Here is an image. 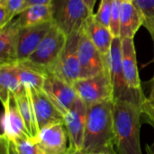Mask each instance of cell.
Instances as JSON below:
<instances>
[{"instance_id": "obj_1", "label": "cell", "mask_w": 154, "mask_h": 154, "mask_svg": "<svg viewBox=\"0 0 154 154\" xmlns=\"http://www.w3.org/2000/svg\"><path fill=\"white\" fill-rule=\"evenodd\" d=\"M114 100L88 107L82 151L88 154L116 152Z\"/></svg>"}, {"instance_id": "obj_2", "label": "cell", "mask_w": 154, "mask_h": 154, "mask_svg": "<svg viewBox=\"0 0 154 154\" xmlns=\"http://www.w3.org/2000/svg\"><path fill=\"white\" fill-rule=\"evenodd\" d=\"M142 109L137 104L114 101V125L116 154H143L140 141Z\"/></svg>"}, {"instance_id": "obj_3", "label": "cell", "mask_w": 154, "mask_h": 154, "mask_svg": "<svg viewBox=\"0 0 154 154\" xmlns=\"http://www.w3.org/2000/svg\"><path fill=\"white\" fill-rule=\"evenodd\" d=\"M67 38L68 37L53 23L35 51L26 60L21 62L45 74L52 73L65 46Z\"/></svg>"}, {"instance_id": "obj_4", "label": "cell", "mask_w": 154, "mask_h": 154, "mask_svg": "<svg viewBox=\"0 0 154 154\" xmlns=\"http://www.w3.org/2000/svg\"><path fill=\"white\" fill-rule=\"evenodd\" d=\"M122 42L121 38H114L108 55V73L113 90V100L128 101L142 106L145 99L144 95L133 91L125 79L122 63Z\"/></svg>"}, {"instance_id": "obj_5", "label": "cell", "mask_w": 154, "mask_h": 154, "mask_svg": "<svg viewBox=\"0 0 154 154\" xmlns=\"http://www.w3.org/2000/svg\"><path fill=\"white\" fill-rule=\"evenodd\" d=\"M52 22L67 37L78 32L93 14L82 0H53Z\"/></svg>"}, {"instance_id": "obj_6", "label": "cell", "mask_w": 154, "mask_h": 154, "mask_svg": "<svg viewBox=\"0 0 154 154\" xmlns=\"http://www.w3.org/2000/svg\"><path fill=\"white\" fill-rule=\"evenodd\" d=\"M78 97L87 107L113 99V90L110 77L107 72L95 77L79 79L73 84Z\"/></svg>"}, {"instance_id": "obj_7", "label": "cell", "mask_w": 154, "mask_h": 154, "mask_svg": "<svg viewBox=\"0 0 154 154\" xmlns=\"http://www.w3.org/2000/svg\"><path fill=\"white\" fill-rule=\"evenodd\" d=\"M81 29L67 38V42L59 58L53 74L73 86L80 79V66L79 60V43Z\"/></svg>"}, {"instance_id": "obj_8", "label": "cell", "mask_w": 154, "mask_h": 154, "mask_svg": "<svg viewBox=\"0 0 154 154\" xmlns=\"http://www.w3.org/2000/svg\"><path fill=\"white\" fill-rule=\"evenodd\" d=\"M79 60L80 79L95 77L105 72L108 73V67L106 60L82 27L79 43Z\"/></svg>"}, {"instance_id": "obj_9", "label": "cell", "mask_w": 154, "mask_h": 154, "mask_svg": "<svg viewBox=\"0 0 154 154\" xmlns=\"http://www.w3.org/2000/svg\"><path fill=\"white\" fill-rule=\"evenodd\" d=\"M42 90L63 116L71 109L78 99L73 86L53 73L46 74Z\"/></svg>"}, {"instance_id": "obj_10", "label": "cell", "mask_w": 154, "mask_h": 154, "mask_svg": "<svg viewBox=\"0 0 154 154\" xmlns=\"http://www.w3.org/2000/svg\"><path fill=\"white\" fill-rule=\"evenodd\" d=\"M25 88L31 97L39 131L50 125L64 123V116L55 106L42 88L32 87Z\"/></svg>"}, {"instance_id": "obj_11", "label": "cell", "mask_w": 154, "mask_h": 154, "mask_svg": "<svg viewBox=\"0 0 154 154\" xmlns=\"http://www.w3.org/2000/svg\"><path fill=\"white\" fill-rule=\"evenodd\" d=\"M87 111V106L78 97L74 106L64 116V125L69 136V150H82Z\"/></svg>"}, {"instance_id": "obj_12", "label": "cell", "mask_w": 154, "mask_h": 154, "mask_svg": "<svg viewBox=\"0 0 154 154\" xmlns=\"http://www.w3.org/2000/svg\"><path fill=\"white\" fill-rule=\"evenodd\" d=\"M3 107L4 111L1 119V136L5 137L12 142L20 137L30 136L19 111L14 94H10L7 101L3 105Z\"/></svg>"}, {"instance_id": "obj_13", "label": "cell", "mask_w": 154, "mask_h": 154, "mask_svg": "<svg viewBox=\"0 0 154 154\" xmlns=\"http://www.w3.org/2000/svg\"><path fill=\"white\" fill-rule=\"evenodd\" d=\"M53 25L49 22L34 26L21 28L17 32V60L18 62L26 60L38 48Z\"/></svg>"}, {"instance_id": "obj_14", "label": "cell", "mask_w": 154, "mask_h": 154, "mask_svg": "<svg viewBox=\"0 0 154 154\" xmlns=\"http://www.w3.org/2000/svg\"><path fill=\"white\" fill-rule=\"evenodd\" d=\"M35 140L46 154H65L69 150V136L64 123L45 126L39 131Z\"/></svg>"}, {"instance_id": "obj_15", "label": "cell", "mask_w": 154, "mask_h": 154, "mask_svg": "<svg viewBox=\"0 0 154 154\" xmlns=\"http://www.w3.org/2000/svg\"><path fill=\"white\" fill-rule=\"evenodd\" d=\"M122 42V63L125 79L129 88L141 95H144L141 86L139 70L136 59V51L133 38H123Z\"/></svg>"}, {"instance_id": "obj_16", "label": "cell", "mask_w": 154, "mask_h": 154, "mask_svg": "<svg viewBox=\"0 0 154 154\" xmlns=\"http://www.w3.org/2000/svg\"><path fill=\"white\" fill-rule=\"evenodd\" d=\"M84 32L94 43V45L100 51L104 60L107 64L108 55L111 49L112 42L114 36L109 28L104 26L99 23L94 17V14H92L84 23L82 26ZM108 67V65H107Z\"/></svg>"}, {"instance_id": "obj_17", "label": "cell", "mask_w": 154, "mask_h": 154, "mask_svg": "<svg viewBox=\"0 0 154 154\" xmlns=\"http://www.w3.org/2000/svg\"><path fill=\"white\" fill-rule=\"evenodd\" d=\"M52 22V9L50 5H35L22 10L10 22L15 28L21 29Z\"/></svg>"}, {"instance_id": "obj_18", "label": "cell", "mask_w": 154, "mask_h": 154, "mask_svg": "<svg viewBox=\"0 0 154 154\" xmlns=\"http://www.w3.org/2000/svg\"><path fill=\"white\" fill-rule=\"evenodd\" d=\"M143 24V17L138 7L130 2H122L120 19V38H134Z\"/></svg>"}, {"instance_id": "obj_19", "label": "cell", "mask_w": 154, "mask_h": 154, "mask_svg": "<svg viewBox=\"0 0 154 154\" xmlns=\"http://www.w3.org/2000/svg\"><path fill=\"white\" fill-rule=\"evenodd\" d=\"M22 86L18 73V62L0 64V99L4 105L11 93H18Z\"/></svg>"}, {"instance_id": "obj_20", "label": "cell", "mask_w": 154, "mask_h": 154, "mask_svg": "<svg viewBox=\"0 0 154 154\" xmlns=\"http://www.w3.org/2000/svg\"><path fill=\"white\" fill-rule=\"evenodd\" d=\"M17 28L10 23L0 29V64L16 63L17 60Z\"/></svg>"}, {"instance_id": "obj_21", "label": "cell", "mask_w": 154, "mask_h": 154, "mask_svg": "<svg viewBox=\"0 0 154 154\" xmlns=\"http://www.w3.org/2000/svg\"><path fill=\"white\" fill-rule=\"evenodd\" d=\"M14 97L29 135L32 138H36L39 134V129L36 124L31 97L27 89L23 87L18 93L14 94Z\"/></svg>"}, {"instance_id": "obj_22", "label": "cell", "mask_w": 154, "mask_h": 154, "mask_svg": "<svg viewBox=\"0 0 154 154\" xmlns=\"http://www.w3.org/2000/svg\"><path fill=\"white\" fill-rule=\"evenodd\" d=\"M18 73L20 82L24 88H42L43 87L46 74L23 63L18 62Z\"/></svg>"}, {"instance_id": "obj_23", "label": "cell", "mask_w": 154, "mask_h": 154, "mask_svg": "<svg viewBox=\"0 0 154 154\" xmlns=\"http://www.w3.org/2000/svg\"><path fill=\"white\" fill-rule=\"evenodd\" d=\"M14 148L17 154H46L37 143L35 138L24 136L13 142Z\"/></svg>"}, {"instance_id": "obj_24", "label": "cell", "mask_w": 154, "mask_h": 154, "mask_svg": "<svg viewBox=\"0 0 154 154\" xmlns=\"http://www.w3.org/2000/svg\"><path fill=\"white\" fill-rule=\"evenodd\" d=\"M113 0H101L99 7L96 14H94L95 19L104 26L109 28L110 18L112 12Z\"/></svg>"}, {"instance_id": "obj_25", "label": "cell", "mask_w": 154, "mask_h": 154, "mask_svg": "<svg viewBox=\"0 0 154 154\" xmlns=\"http://www.w3.org/2000/svg\"><path fill=\"white\" fill-rule=\"evenodd\" d=\"M122 2H123L122 0H113L109 29L114 38L120 37V19H121Z\"/></svg>"}, {"instance_id": "obj_26", "label": "cell", "mask_w": 154, "mask_h": 154, "mask_svg": "<svg viewBox=\"0 0 154 154\" xmlns=\"http://www.w3.org/2000/svg\"><path fill=\"white\" fill-rule=\"evenodd\" d=\"M142 114L146 116V119L150 125L154 128V77L152 81V88L148 97H145V99L141 106Z\"/></svg>"}, {"instance_id": "obj_27", "label": "cell", "mask_w": 154, "mask_h": 154, "mask_svg": "<svg viewBox=\"0 0 154 154\" xmlns=\"http://www.w3.org/2000/svg\"><path fill=\"white\" fill-rule=\"evenodd\" d=\"M140 10L144 20H154V0H134L133 2Z\"/></svg>"}, {"instance_id": "obj_28", "label": "cell", "mask_w": 154, "mask_h": 154, "mask_svg": "<svg viewBox=\"0 0 154 154\" xmlns=\"http://www.w3.org/2000/svg\"><path fill=\"white\" fill-rule=\"evenodd\" d=\"M25 1L26 0H8V2L5 5L12 20L16 14H18L22 11Z\"/></svg>"}, {"instance_id": "obj_29", "label": "cell", "mask_w": 154, "mask_h": 154, "mask_svg": "<svg viewBox=\"0 0 154 154\" xmlns=\"http://www.w3.org/2000/svg\"><path fill=\"white\" fill-rule=\"evenodd\" d=\"M0 145H1V152L0 154H17L14 148L13 142L9 139L1 136L0 137Z\"/></svg>"}, {"instance_id": "obj_30", "label": "cell", "mask_w": 154, "mask_h": 154, "mask_svg": "<svg viewBox=\"0 0 154 154\" xmlns=\"http://www.w3.org/2000/svg\"><path fill=\"white\" fill-rule=\"evenodd\" d=\"M12 21V18L5 5H0V29L4 28Z\"/></svg>"}, {"instance_id": "obj_31", "label": "cell", "mask_w": 154, "mask_h": 154, "mask_svg": "<svg viewBox=\"0 0 154 154\" xmlns=\"http://www.w3.org/2000/svg\"><path fill=\"white\" fill-rule=\"evenodd\" d=\"M52 1L53 0H26L22 10L35 5H50Z\"/></svg>"}, {"instance_id": "obj_32", "label": "cell", "mask_w": 154, "mask_h": 154, "mask_svg": "<svg viewBox=\"0 0 154 154\" xmlns=\"http://www.w3.org/2000/svg\"><path fill=\"white\" fill-rule=\"evenodd\" d=\"M143 25V26L148 30V32H150V34H151V36H152V39L154 43V20H144ZM152 62H154V58L153 60H152Z\"/></svg>"}, {"instance_id": "obj_33", "label": "cell", "mask_w": 154, "mask_h": 154, "mask_svg": "<svg viewBox=\"0 0 154 154\" xmlns=\"http://www.w3.org/2000/svg\"><path fill=\"white\" fill-rule=\"evenodd\" d=\"M82 1L86 5V6L89 9V11L94 14V6L96 5L97 0H82Z\"/></svg>"}, {"instance_id": "obj_34", "label": "cell", "mask_w": 154, "mask_h": 154, "mask_svg": "<svg viewBox=\"0 0 154 154\" xmlns=\"http://www.w3.org/2000/svg\"><path fill=\"white\" fill-rule=\"evenodd\" d=\"M145 151H146V154H154V141L151 144H149V143L146 144Z\"/></svg>"}, {"instance_id": "obj_35", "label": "cell", "mask_w": 154, "mask_h": 154, "mask_svg": "<svg viewBox=\"0 0 154 154\" xmlns=\"http://www.w3.org/2000/svg\"><path fill=\"white\" fill-rule=\"evenodd\" d=\"M65 154H88L84 152L82 150H78V151H73V150H68V152Z\"/></svg>"}, {"instance_id": "obj_36", "label": "cell", "mask_w": 154, "mask_h": 154, "mask_svg": "<svg viewBox=\"0 0 154 154\" xmlns=\"http://www.w3.org/2000/svg\"><path fill=\"white\" fill-rule=\"evenodd\" d=\"M7 2L8 0H0V5H5Z\"/></svg>"}, {"instance_id": "obj_37", "label": "cell", "mask_w": 154, "mask_h": 154, "mask_svg": "<svg viewBox=\"0 0 154 154\" xmlns=\"http://www.w3.org/2000/svg\"><path fill=\"white\" fill-rule=\"evenodd\" d=\"M97 154H116V152H102V153H97Z\"/></svg>"}, {"instance_id": "obj_38", "label": "cell", "mask_w": 154, "mask_h": 154, "mask_svg": "<svg viewBox=\"0 0 154 154\" xmlns=\"http://www.w3.org/2000/svg\"><path fill=\"white\" fill-rule=\"evenodd\" d=\"M123 2H130V3H133L134 0H122Z\"/></svg>"}]
</instances>
